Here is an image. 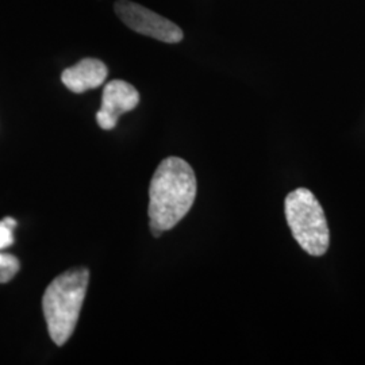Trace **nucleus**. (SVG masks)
<instances>
[{"label": "nucleus", "instance_id": "f257e3e1", "mask_svg": "<svg viewBox=\"0 0 365 365\" xmlns=\"http://www.w3.org/2000/svg\"><path fill=\"white\" fill-rule=\"evenodd\" d=\"M196 178L191 165L179 157H168L157 167L149 187L150 225L163 232L175 227L192 207Z\"/></svg>", "mask_w": 365, "mask_h": 365}, {"label": "nucleus", "instance_id": "f03ea898", "mask_svg": "<svg viewBox=\"0 0 365 365\" xmlns=\"http://www.w3.org/2000/svg\"><path fill=\"white\" fill-rule=\"evenodd\" d=\"M90 282L86 268H75L57 276L48 286L42 309L53 342L64 345L76 327Z\"/></svg>", "mask_w": 365, "mask_h": 365}, {"label": "nucleus", "instance_id": "7ed1b4c3", "mask_svg": "<svg viewBox=\"0 0 365 365\" xmlns=\"http://www.w3.org/2000/svg\"><path fill=\"white\" fill-rule=\"evenodd\" d=\"M289 230L300 248L310 256H324L330 244V232L321 203L307 188H297L284 202Z\"/></svg>", "mask_w": 365, "mask_h": 365}, {"label": "nucleus", "instance_id": "20e7f679", "mask_svg": "<svg viewBox=\"0 0 365 365\" xmlns=\"http://www.w3.org/2000/svg\"><path fill=\"white\" fill-rule=\"evenodd\" d=\"M115 13L126 26L146 37L167 43H178L182 39L180 27L170 22V19L130 0H118Z\"/></svg>", "mask_w": 365, "mask_h": 365}, {"label": "nucleus", "instance_id": "39448f33", "mask_svg": "<svg viewBox=\"0 0 365 365\" xmlns=\"http://www.w3.org/2000/svg\"><path fill=\"white\" fill-rule=\"evenodd\" d=\"M140 103L138 91L123 80H113L106 84L102 95V107L96 114L98 125L103 130H113L117 126L118 119L134 110Z\"/></svg>", "mask_w": 365, "mask_h": 365}, {"label": "nucleus", "instance_id": "423d86ee", "mask_svg": "<svg viewBox=\"0 0 365 365\" xmlns=\"http://www.w3.org/2000/svg\"><path fill=\"white\" fill-rule=\"evenodd\" d=\"M107 73V66L101 60L84 58L76 66L66 68L61 80L69 91L81 93L101 87L106 81Z\"/></svg>", "mask_w": 365, "mask_h": 365}, {"label": "nucleus", "instance_id": "0eeeda50", "mask_svg": "<svg viewBox=\"0 0 365 365\" xmlns=\"http://www.w3.org/2000/svg\"><path fill=\"white\" fill-rule=\"evenodd\" d=\"M19 260L10 255L0 252V284H6L13 280L14 276L19 271Z\"/></svg>", "mask_w": 365, "mask_h": 365}, {"label": "nucleus", "instance_id": "6e6552de", "mask_svg": "<svg viewBox=\"0 0 365 365\" xmlns=\"http://www.w3.org/2000/svg\"><path fill=\"white\" fill-rule=\"evenodd\" d=\"M13 227L9 226L6 222L0 221V250L9 248L14 244Z\"/></svg>", "mask_w": 365, "mask_h": 365}, {"label": "nucleus", "instance_id": "1a4fd4ad", "mask_svg": "<svg viewBox=\"0 0 365 365\" xmlns=\"http://www.w3.org/2000/svg\"><path fill=\"white\" fill-rule=\"evenodd\" d=\"M150 230H152V235H155V237H160V235H163L164 232L160 229V227H156V226H152L150 225Z\"/></svg>", "mask_w": 365, "mask_h": 365}]
</instances>
